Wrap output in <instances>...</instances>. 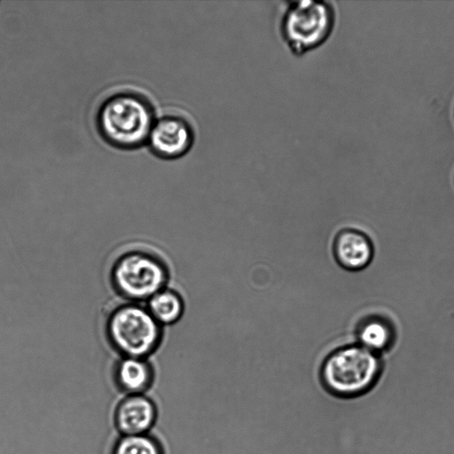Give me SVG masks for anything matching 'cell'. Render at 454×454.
Instances as JSON below:
<instances>
[{
	"instance_id": "cell-9",
	"label": "cell",
	"mask_w": 454,
	"mask_h": 454,
	"mask_svg": "<svg viewBox=\"0 0 454 454\" xmlns=\"http://www.w3.org/2000/svg\"><path fill=\"white\" fill-rule=\"evenodd\" d=\"M356 336V343L381 356L392 348L395 340V330L388 319L373 315L360 322Z\"/></svg>"
},
{
	"instance_id": "cell-11",
	"label": "cell",
	"mask_w": 454,
	"mask_h": 454,
	"mask_svg": "<svg viewBox=\"0 0 454 454\" xmlns=\"http://www.w3.org/2000/svg\"><path fill=\"white\" fill-rule=\"evenodd\" d=\"M147 301V309L160 325L176 323L184 313L183 299L173 290L164 287Z\"/></svg>"
},
{
	"instance_id": "cell-1",
	"label": "cell",
	"mask_w": 454,
	"mask_h": 454,
	"mask_svg": "<svg viewBox=\"0 0 454 454\" xmlns=\"http://www.w3.org/2000/svg\"><path fill=\"white\" fill-rule=\"evenodd\" d=\"M156 118L154 107L145 95L123 90L109 95L100 104L96 126L111 146L133 150L147 143Z\"/></svg>"
},
{
	"instance_id": "cell-5",
	"label": "cell",
	"mask_w": 454,
	"mask_h": 454,
	"mask_svg": "<svg viewBox=\"0 0 454 454\" xmlns=\"http://www.w3.org/2000/svg\"><path fill=\"white\" fill-rule=\"evenodd\" d=\"M111 279L115 290L132 301L149 300L163 289L168 279L163 262L153 254L133 251L114 264Z\"/></svg>"
},
{
	"instance_id": "cell-7",
	"label": "cell",
	"mask_w": 454,
	"mask_h": 454,
	"mask_svg": "<svg viewBox=\"0 0 454 454\" xmlns=\"http://www.w3.org/2000/svg\"><path fill=\"white\" fill-rule=\"evenodd\" d=\"M333 252L337 263L344 270L359 271L372 261L374 246L370 237L357 229H343L335 236Z\"/></svg>"
},
{
	"instance_id": "cell-10",
	"label": "cell",
	"mask_w": 454,
	"mask_h": 454,
	"mask_svg": "<svg viewBox=\"0 0 454 454\" xmlns=\"http://www.w3.org/2000/svg\"><path fill=\"white\" fill-rule=\"evenodd\" d=\"M114 376L120 388L130 395L146 391L153 379V368L145 358L129 356L119 361Z\"/></svg>"
},
{
	"instance_id": "cell-2",
	"label": "cell",
	"mask_w": 454,
	"mask_h": 454,
	"mask_svg": "<svg viewBox=\"0 0 454 454\" xmlns=\"http://www.w3.org/2000/svg\"><path fill=\"white\" fill-rule=\"evenodd\" d=\"M336 21L337 10L332 1H289L279 16L278 32L289 51L301 57L325 44Z\"/></svg>"
},
{
	"instance_id": "cell-12",
	"label": "cell",
	"mask_w": 454,
	"mask_h": 454,
	"mask_svg": "<svg viewBox=\"0 0 454 454\" xmlns=\"http://www.w3.org/2000/svg\"><path fill=\"white\" fill-rule=\"evenodd\" d=\"M113 454H164L159 441L149 434L123 435L117 442Z\"/></svg>"
},
{
	"instance_id": "cell-6",
	"label": "cell",
	"mask_w": 454,
	"mask_h": 454,
	"mask_svg": "<svg viewBox=\"0 0 454 454\" xmlns=\"http://www.w3.org/2000/svg\"><path fill=\"white\" fill-rule=\"evenodd\" d=\"M196 138L193 120L184 114L168 113L156 118L146 145L156 157L173 160L185 156Z\"/></svg>"
},
{
	"instance_id": "cell-4",
	"label": "cell",
	"mask_w": 454,
	"mask_h": 454,
	"mask_svg": "<svg viewBox=\"0 0 454 454\" xmlns=\"http://www.w3.org/2000/svg\"><path fill=\"white\" fill-rule=\"evenodd\" d=\"M160 326L147 308L129 303L111 313L106 333L113 347L123 356L145 358L159 346Z\"/></svg>"
},
{
	"instance_id": "cell-3",
	"label": "cell",
	"mask_w": 454,
	"mask_h": 454,
	"mask_svg": "<svg viewBox=\"0 0 454 454\" xmlns=\"http://www.w3.org/2000/svg\"><path fill=\"white\" fill-rule=\"evenodd\" d=\"M382 370L381 356L354 343L334 349L325 358L320 380L332 395L352 398L371 390Z\"/></svg>"
},
{
	"instance_id": "cell-8",
	"label": "cell",
	"mask_w": 454,
	"mask_h": 454,
	"mask_svg": "<svg viewBox=\"0 0 454 454\" xmlns=\"http://www.w3.org/2000/svg\"><path fill=\"white\" fill-rule=\"evenodd\" d=\"M157 419V408L153 400L142 394L129 395L117 405L115 427L123 435L145 434Z\"/></svg>"
}]
</instances>
